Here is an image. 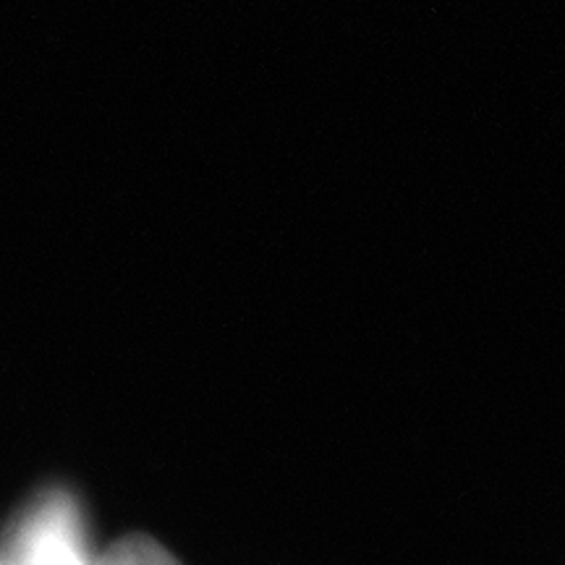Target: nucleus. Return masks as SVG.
<instances>
[{"label": "nucleus", "mask_w": 565, "mask_h": 565, "mask_svg": "<svg viewBox=\"0 0 565 565\" xmlns=\"http://www.w3.org/2000/svg\"><path fill=\"white\" fill-rule=\"evenodd\" d=\"M19 565H89L79 524L66 500H47L26 521L19 545Z\"/></svg>", "instance_id": "f257e3e1"}, {"label": "nucleus", "mask_w": 565, "mask_h": 565, "mask_svg": "<svg viewBox=\"0 0 565 565\" xmlns=\"http://www.w3.org/2000/svg\"><path fill=\"white\" fill-rule=\"evenodd\" d=\"M97 565H181L166 547L147 536H129L116 542Z\"/></svg>", "instance_id": "f03ea898"}]
</instances>
